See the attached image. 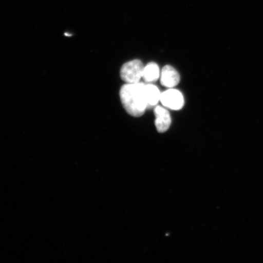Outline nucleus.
<instances>
[{"label":"nucleus","mask_w":263,"mask_h":263,"mask_svg":"<svg viewBox=\"0 0 263 263\" xmlns=\"http://www.w3.org/2000/svg\"><path fill=\"white\" fill-rule=\"evenodd\" d=\"M145 85L138 82L126 84L121 88L120 96L121 103L125 110L131 116H142L147 109Z\"/></svg>","instance_id":"f257e3e1"},{"label":"nucleus","mask_w":263,"mask_h":263,"mask_svg":"<svg viewBox=\"0 0 263 263\" xmlns=\"http://www.w3.org/2000/svg\"><path fill=\"white\" fill-rule=\"evenodd\" d=\"M144 68L142 62L137 59L127 62L121 69V80L127 84L138 83L143 78Z\"/></svg>","instance_id":"f03ea898"},{"label":"nucleus","mask_w":263,"mask_h":263,"mask_svg":"<svg viewBox=\"0 0 263 263\" xmlns=\"http://www.w3.org/2000/svg\"><path fill=\"white\" fill-rule=\"evenodd\" d=\"M160 101L164 107L174 110H180L185 103L182 93L173 88L164 91L161 94Z\"/></svg>","instance_id":"7ed1b4c3"},{"label":"nucleus","mask_w":263,"mask_h":263,"mask_svg":"<svg viewBox=\"0 0 263 263\" xmlns=\"http://www.w3.org/2000/svg\"><path fill=\"white\" fill-rule=\"evenodd\" d=\"M154 115L156 116L155 124L157 131L160 133H165L172 124V118L169 111L166 108L157 106L154 108Z\"/></svg>","instance_id":"20e7f679"},{"label":"nucleus","mask_w":263,"mask_h":263,"mask_svg":"<svg viewBox=\"0 0 263 263\" xmlns=\"http://www.w3.org/2000/svg\"><path fill=\"white\" fill-rule=\"evenodd\" d=\"M180 75L175 68L170 65H166L161 72L160 82L164 87L173 88L179 83Z\"/></svg>","instance_id":"39448f33"},{"label":"nucleus","mask_w":263,"mask_h":263,"mask_svg":"<svg viewBox=\"0 0 263 263\" xmlns=\"http://www.w3.org/2000/svg\"><path fill=\"white\" fill-rule=\"evenodd\" d=\"M147 107L151 108L156 106V105L160 101L161 93L159 88L156 85L147 84L145 85Z\"/></svg>","instance_id":"423d86ee"},{"label":"nucleus","mask_w":263,"mask_h":263,"mask_svg":"<svg viewBox=\"0 0 263 263\" xmlns=\"http://www.w3.org/2000/svg\"><path fill=\"white\" fill-rule=\"evenodd\" d=\"M160 68L159 66L154 62L148 64L144 68L143 78L148 83L154 82L159 80L160 77Z\"/></svg>","instance_id":"0eeeda50"}]
</instances>
